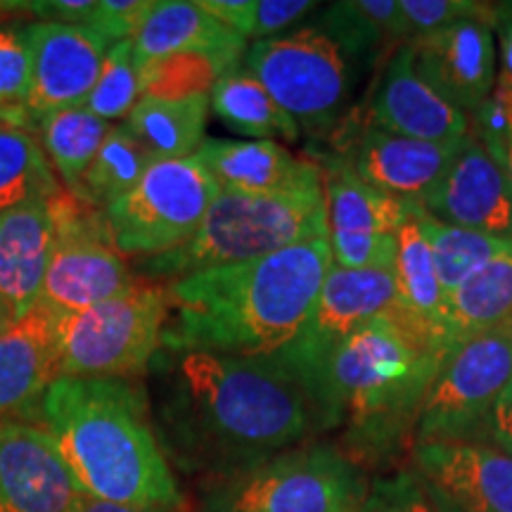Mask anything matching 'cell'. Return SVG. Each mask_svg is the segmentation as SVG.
I'll list each match as a JSON object with an SVG mask.
<instances>
[{
	"label": "cell",
	"instance_id": "obj_38",
	"mask_svg": "<svg viewBox=\"0 0 512 512\" xmlns=\"http://www.w3.org/2000/svg\"><path fill=\"white\" fill-rule=\"evenodd\" d=\"M470 136L477 138L489 155L503 164L505 147L512 138V79L498 72L489 98L475 114H470Z\"/></svg>",
	"mask_w": 512,
	"mask_h": 512
},
{
	"label": "cell",
	"instance_id": "obj_13",
	"mask_svg": "<svg viewBox=\"0 0 512 512\" xmlns=\"http://www.w3.org/2000/svg\"><path fill=\"white\" fill-rule=\"evenodd\" d=\"M29 114L34 124L46 114L86 105L98 83L112 38L88 24L31 22Z\"/></svg>",
	"mask_w": 512,
	"mask_h": 512
},
{
	"label": "cell",
	"instance_id": "obj_22",
	"mask_svg": "<svg viewBox=\"0 0 512 512\" xmlns=\"http://www.w3.org/2000/svg\"><path fill=\"white\" fill-rule=\"evenodd\" d=\"M53 245L55 200L0 211V299L12 320L38 306Z\"/></svg>",
	"mask_w": 512,
	"mask_h": 512
},
{
	"label": "cell",
	"instance_id": "obj_44",
	"mask_svg": "<svg viewBox=\"0 0 512 512\" xmlns=\"http://www.w3.org/2000/svg\"><path fill=\"white\" fill-rule=\"evenodd\" d=\"M496 29L498 48H501V69H498V72L512 79V15H503V12L498 10Z\"/></svg>",
	"mask_w": 512,
	"mask_h": 512
},
{
	"label": "cell",
	"instance_id": "obj_28",
	"mask_svg": "<svg viewBox=\"0 0 512 512\" xmlns=\"http://www.w3.org/2000/svg\"><path fill=\"white\" fill-rule=\"evenodd\" d=\"M392 273L399 304L413 316H418L422 323L437 330L444 339L446 294L441 290L430 240L422 230L420 207H415L413 214L396 230V259Z\"/></svg>",
	"mask_w": 512,
	"mask_h": 512
},
{
	"label": "cell",
	"instance_id": "obj_35",
	"mask_svg": "<svg viewBox=\"0 0 512 512\" xmlns=\"http://www.w3.org/2000/svg\"><path fill=\"white\" fill-rule=\"evenodd\" d=\"M31 48L27 24H0V121L36 131L29 114Z\"/></svg>",
	"mask_w": 512,
	"mask_h": 512
},
{
	"label": "cell",
	"instance_id": "obj_26",
	"mask_svg": "<svg viewBox=\"0 0 512 512\" xmlns=\"http://www.w3.org/2000/svg\"><path fill=\"white\" fill-rule=\"evenodd\" d=\"M512 320V249L498 254L446 299L444 342L448 354L465 339Z\"/></svg>",
	"mask_w": 512,
	"mask_h": 512
},
{
	"label": "cell",
	"instance_id": "obj_6",
	"mask_svg": "<svg viewBox=\"0 0 512 512\" xmlns=\"http://www.w3.org/2000/svg\"><path fill=\"white\" fill-rule=\"evenodd\" d=\"M164 323V283L145 278L91 309L57 316V377L136 380L162 351Z\"/></svg>",
	"mask_w": 512,
	"mask_h": 512
},
{
	"label": "cell",
	"instance_id": "obj_27",
	"mask_svg": "<svg viewBox=\"0 0 512 512\" xmlns=\"http://www.w3.org/2000/svg\"><path fill=\"white\" fill-rule=\"evenodd\" d=\"M211 110L230 131L254 140L283 138L294 143L299 138V124L271 98L247 69H233L211 83Z\"/></svg>",
	"mask_w": 512,
	"mask_h": 512
},
{
	"label": "cell",
	"instance_id": "obj_46",
	"mask_svg": "<svg viewBox=\"0 0 512 512\" xmlns=\"http://www.w3.org/2000/svg\"><path fill=\"white\" fill-rule=\"evenodd\" d=\"M12 323H15V320H12L8 306H5L3 299H0V330H5V328H8V325H12Z\"/></svg>",
	"mask_w": 512,
	"mask_h": 512
},
{
	"label": "cell",
	"instance_id": "obj_29",
	"mask_svg": "<svg viewBox=\"0 0 512 512\" xmlns=\"http://www.w3.org/2000/svg\"><path fill=\"white\" fill-rule=\"evenodd\" d=\"M110 128V121L95 117L86 107L60 110L36 121L43 152H46L50 166L57 171L64 192L74 200H79L83 176L98 155Z\"/></svg>",
	"mask_w": 512,
	"mask_h": 512
},
{
	"label": "cell",
	"instance_id": "obj_33",
	"mask_svg": "<svg viewBox=\"0 0 512 512\" xmlns=\"http://www.w3.org/2000/svg\"><path fill=\"white\" fill-rule=\"evenodd\" d=\"M420 223L430 240L434 264H437L439 283L446 299L465 283L470 275L494 261L498 254L512 249L510 242L489 238V235L475 233V230L448 226V223L434 221L420 209Z\"/></svg>",
	"mask_w": 512,
	"mask_h": 512
},
{
	"label": "cell",
	"instance_id": "obj_18",
	"mask_svg": "<svg viewBox=\"0 0 512 512\" xmlns=\"http://www.w3.org/2000/svg\"><path fill=\"white\" fill-rule=\"evenodd\" d=\"M339 155L373 188L408 204H420L451 164L460 143L437 145L363 124L344 133Z\"/></svg>",
	"mask_w": 512,
	"mask_h": 512
},
{
	"label": "cell",
	"instance_id": "obj_24",
	"mask_svg": "<svg viewBox=\"0 0 512 512\" xmlns=\"http://www.w3.org/2000/svg\"><path fill=\"white\" fill-rule=\"evenodd\" d=\"M320 171L330 233L396 235L418 207L361 181L342 157H330Z\"/></svg>",
	"mask_w": 512,
	"mask_h": 512
},
{
	"label": "cell",
	"instance_id": "obj_37",
	"mask_svg": "<svg viewBox=\"0 0 512 512\" xmlns=\"http://www.w3.org/2000/svg\"><path fill=\"white\" fill-rule=\"evenodd\" d=\"M403 22H406V34L408 43L413 38L432 34V31L444 29L448 24L467 22V19H475V22L494 24L498 19V10L491 5L475 3V0H399Z\"/></svg>",
	"mask_w": 512,
	"mask_h": 512
},
{
	"label": "cell",
	"instance_id": "obj_39",
	"mask_svg": "<svg viewBox=\"0 0 512 512\" xmlns=\"http://www.w3.org/2000/svg\"><path fill=\"white\" fill-rule=\"evenodd\" d=\"M361 512H446L415 472L380 479L368 489Z\"/></svg>",
	"mask_w": 512,
	"mask_h": 512
},
{
	"label": "cell",
	"instance_id": "obj_5",
	"mask_svg": "<svg viewBox=\"0 0 512 512\" xmlns=\"http://www.w3.org/2000/svg\"><path fill=\"white\" fill-rule=\"evenodd\" d=\"M328 235L323 185L273 195L221 190L195 235L171 252L136 259V275L152 283H171L183 275L261 259Z\"/></svg>",
	"mask_w": 512,
	"mask_h": 512
},
{
	"label": "cell",
	"instance_id": "obj_47",
	"mask_svg": "<svg viewBox=\"0 0 512 512\" xmlns=\"http://www.w3.org/2000/svg\"><path fill=\"white\" fill-rule=\"evenodd\" d=\"M503 169H505V174H508L510 183H512V138H510L508 147H505V155H503Z\"/></svg>",
	"mask_w": 512,
	"mask_h": 512
},
{
	"label": "cell",
	"instance_id": "obj_45",
	"mask_svg": "<svg viewBox=\"0 0 512 512\" xmlns=\"http://www.w3.org/2000/svg\"><path fill=\"white\" fill-rule=\"evenodd\" d=\"M76 512H145V510L128 508V505H119V503H110V501H100V498H93L86 494L81 498Z\"/></svg>",
	"mask_w": 512,
	"mask_h": 512
},
{
	"label": "cell",
	"instance_id": "obj_15",
	"mask_svg": "<svg viewBox=\"0 0 512 512\" xmlns=\"http://www.w3.org/2000/svg\"><path fill=\"white\" fill-rule=\"evenodd\" d=\"M83 496L48 430L0 420V512H76Z\"/></svg>",
	"mask_w": 512,
	"mask_h": 512
},
{
	"label": "cell",
	"instance_id": "obj_14",
	"mask_svg": "<svg viewBox=\"0 0 512 512\" xmlns=\"http://www.w3.org/2000/svg\"><path fill=\"white\" fill-rule=\"evenodd\" d=\"M415 475L446 512H512V456L475 439L420 441Z\"/></svg>",
	"mask_w": 512,
	"mask_h": 512
},
{
	"label": "cell",
	"instance_id": "obj_21",
	"mask_svg": "<svg viewBox=\"0 0 512 512\" xmlns=\"http://www.w3.org/2000/svg\"><path fill=\"white\" fill-rule=\"evenodd\" d=\"M195 159L221 190L273 195L323 185L320 164L294 157L273 140H221L204 138Z\"/></svg>",
	"mask_w": 512,
	"mask_h": 512
},
{
	"label": "cell",
	"instance_id": "obj_19",
	"mask_svg": "<svg viewBox=\"0 0 512 512\" xmlns=\"http://www.w3.org/2000/svg\"><path fill=\"white\" fill-rule=\"evenodd\" d=\"M131 43L138 74L157 62L197 57L223 76L240 69L247 53L245 38L185 0H155Z\"/></svg>",
	"mask_w": 512,
	"mask_h": 512
},
{
	"label": "cell",
	"instance_id": "obj_36",
	"mask_svg": "<svg viewBox=\"0 0 512 512\" xmlns=\"http://www.w3.org/2000/svg\"><path fill=\"white\" fill-rule=\"evenodd\" d=\"M140 100V79L136 60H133V43L117 41L102 64L98 83L88 95L86 110L95 117L114 121L124 119L131 114L136 102Z\"/></svg>",
	"mask_w": 512,
	"mask_h": 512
},
{
	"label": "cell",
	"instance_id": "obj_17",
	"mask_svg": "<svg viewBox=\"0 0 512 512\" xmlns=\"http://www.w3.org/2000/svg\"><path fill=\"white\" fill-rule=\"evenodd\" d=\"M413 67L446 102L460 112L475 114L494 88L496 43L491 27L484 22L448 24L432 34L406 43Z\"/></svg>",
	"mask_w": 512,
	"mask_h": 512
},
{
	"label": "cell",
	"instance_id": "obj_16",
	"mask_svg": "<svg viewBox=\"0 0 512 512\" xmlns=\"http://www.w3.org/2000/svg\"><path fill=\"white\" fill-rule=\"evenodd\" d=\"M418 207L434 221L512 245V183L489 150L467 136Z\"/></svg>",
	"mask_w": 512,
	"mask_h": 512
},
{
	"label": "cell",
	"instance_id": "obj_12",
	"mask_svg": "<svg viewBox=\"0 0 512 512\" xmlns=\"http://www.w3.org/2000/svg\"><path fill=\"white\" fill-rule=\"evenodd\" d=\"M138 275L117 252L98 209L64 192L55 200V245L43 278L38 306L69 316L117 297Z\"/></svg>",
	"mask_w": 512,
	"mask_h": 512
},
{
	"label": "cell",
	"instance_id": "obj_3",
	"mask_svg": "<svg viewBox=\"0 0 512 512\" xmlns=\"http://www.w3.org/2000/svg\"><path fill=\"white\" fill-rule=\"evenodd\" d=\"M174 356L166 418L200 451L249 470L325 430L311 396L271 358Z\"/></svg>",
	"mask_w": 512,
	"mask_h": 512
},
{
	"label": "cell",
	"instance_id": "obj_8",
	"mask_svg": "<svg viewBox=\"0 0 512 512\" xmlns=\"http://www.w3.org/2000/svg\"><path fill=\"white\" fill-rule=\"evenodd\" d=\"M245 69L299 128L325 133L351 88V55L323 27H302L247 46Z\"/></svg>",
	"mask_w": 512,
	"mask_h": 512
},
{
	"label": "cell",
	"instance_id": "obj_2",
	"mask_svg": "<svg viewBox=\"0 0 512 512\" xmlns=\"http://www.w3.org/2000/svg\"><path fill=\"white\" fill-rule=\"evenodd\" d=\"M36 413L88 496L145 512H185L138 380L57 377Z\"/></svg>",
	"mask_w": 512,
	"mask_h": 512
},
{
	"label": "cell",
	"instance_id": "obj_10",
	"mask_svg": "<svg viewBox=\"0 0 512 512\" xmlns=\"http://www.w3.org/2000/svg\"><path fill=\"white\" fill-rule=\"evenodd\" d=\"M361 472L332 448L283 451L249 467L216 501L219 512H361Z\"/></svg>",
	"mask_w": 512,
	"mask_h": 512
},
{
	"label": "cell",
	"instance_id": "obj_31",
	"mask_svg": "<svg viewBox=\"0 0 512 512\" xmlns=\"http://www.w3.org/2000/svg\"><path fill=\"white\" fill-rule=\"evenodd\" d=\"M152 162H157V159L140 143V138L131 128L126 124H112L105 140H102L98 155L83 176L76 202L98 211L110 207L143 178Z\"/></svg>",
	"mask_w": 512,
	"mask_h": 512
},
{
	"label": "cell",
	"instance_id": "obj_7",
	"mask_svg": "<svg viewBox=\"0 0 512 512\" xmlns=\"http://www.w3.org/2000/svg\"><path fill=\"white\" fill-rule=\"evenodd\" d=\"M219 192L195 157L157 159L124 197L100 211L102 226L121 256L150 259L188 242Z\"/></svg>",
	"mask_w": 512,
	"mask_h": 512
},
{
	"label": "cell",
	"instance_id": "obj_1",
	"mask_svg": "<svg viewBox=\"0 0 512 512\" xmlns=\"http://www.w3.org/2000/svg\"><path fill=\"white\" fill-rule=\"evenodd\" d=\"M332 268L328 238L164 283L162 351L268 358L287 347Z\"/></svg>",
	"mask_w": 512,
	"mask_h": 512
},
{
	"label": "cell",
	"instance_id": "obj_43",
	"mask_svg": "<svg viewBox=\"0 0 512 512\" xmlns=\"http://www.w3.org/2000/svg\"><path fill=\"white\" fill-rule=\"evenodd\" d=\"M484 432L489 434L491 441L501 451L512 456V382L501 394V399L494 403V408H491L489 418L484 422Z\"/></svg>",
	"mask_w": 512,
	"mask_h": 512
},
{
	"label": "cell",
	"instance_id": "obj_25",
	"mask_svg": "<svg viewBox=\"0 0 512 512\" xmlns=\"http://www.w3.org/2000/svg\"><path fill=\"white\" fill-rule=\"evenodd\" d=\"M209 93L190 95H140L124 124L140 138L155 159L195 157L204 143Z\"/></svg>",
	"mask_w": 512,
	"mask_h": 512
},
{
	"label": "cell",
	"instance_id": "obj_20",
	"mask_svg": "<svg viewBox=\"0 0 512 512\" xmlns=\"http://www.w3.org/2000/svg\"><path fill=\"white\" fill-rule=\"evenodd\" d=\"M368 124L394 136L453 145L470 136V119L446 102L415 72L408 46H401L384 67L370 100Z\"/></svg>",
	"mask_w": 512,
	"mask_h": 512
},
{
	"label": "cell",
	"instance_id": "obj_32",
	"mask_svg": "<svg viewBox=\"0 0 512 512\" xmlns=\"http://www.w3.org/2000/svg\"><path fill=\"white\" fill-rule=\"evenodd\" d=\"M323 29L347 48L351 57L375 53L389 43H408L399 0H351L325 12Z\"/></svg>",
	"mask_w": 512,
	"mask_h": 512
},
{
	"label": "cell",
	"instance_id": "obj_9",
	"mask_svg": "<svg viewBox=\"0 0 512 512\" xmlns=\"http://www.w3.org/2000/svg\"><path fill=\"white\" fill-rule=\"evenodd\" d=\"M396 302H399V294H396L392 268L347 271V268L332 266L302 330L287 347L268 358L292 380L302 384L323 418L320 403H323L325 377H328L332 356L356 330L392 309Z\"/></svg>",
	"mask_w": 512,
	"mask_h": 512
},
{
	"label": "cell",
	"instance_id": "obj_4",
	"mask_svg": "<svg viewBox=\"0 0 512 512\" xmlns=\"http://www.w3.org/2000/svg\"><path fill=\"white\" fill-rule=\"evenodd\" d=\"M446 356L439 332L396 302L332 356L320 403L325 427L349 422L356 451L382 453L420 422Z\"/></svg>",
	"mask_w": 512,
	"mask_h": 512
},
{
	"label": "cell",
	"instance_id": "obj_11",
	"mask_svg": "<svg viewBox=\"0 0 512 512\" xmlns=\"http://www.w3.org/2000/svg\"><path fill=\"white\" fill-rule=\"evenodd\" d=\"M512 382V320L458 344L434 377L418 422L420 441L472 439Z\"/></svg>",
	"mask_w": 512,
	"mask_h": 512
},
{
	"label": "cell",
	"instance_id": "obj_34",
	"mask_svg": "<svg viewBox=\"0 0 512 512\" xmlns=\"http://www.w3.org/2000/svg\"><path fill=\"white\" fill-rule=\"evenodd\" d=\"M195 3L245 41L273 38L318 8V3L311 0H195Z\"/></svg>",
	"mask_w": 512,
	"mask_h": 512
},
{
	"label": "cell",
	"instance_id": "obj_42",
	"mask_svg": "<svg viewBox=\"0 0 512 512\" xmlns=\"http://www.w3.org/2000/svg\"><path fill=\"white\" fill-rule=\"evenodd\" d=\"M15 12H29L38 22L91 24L98 0H29V3H5Z\"/></svg>",
	"mask_w": 512,
	"mask_h": 512
},
{
	"label": "cell",
	"instance_id": "obj_23",
	"mask_svg": "<svg viewBox=\"0 0 512 512\" xmlns=\"http://www.w3.org/2000/svg\"><path fill=\"white\" fill-rule=\"evenodd\" d=\"M57 380V316L36 306L0 330V420L31 413Z\"/></svg>",
	"mask_w": 512,
	"mask_h": 512
},
{
	"label": "cell",
	"instance_id": "obj_30",
	"mask_svg": "<svg viewBox=\"0 0 512 512\" xmlns=\"http://www.w3.org/2000/svg\"><path fill=\"white\" fill-rule=\"evenodd\" d=\"M64 195L36 131L0 121V211Z\"/></svg>",
	"mask_w": 512,
	"mask_h": 512
},
{
	"label": "cell",
	"instance_id": "obj_40",
	"mask_svg": "<svg viewBox=\"0 0 512 512\" xmlns=\"http://www.w3.org/2000/svg\"><path fill=\"white\" fill-rule=\"evenodd\" d=\"M332 266L347 271H377L394 268L396 235H368V233H330Z\"/></svg>",
	"mask_w": 512,
	"mask_h": 512
},
{
	"label": "cell",
	"instance_id": "obj_41",
	"mask_svg": "<svg viewBox=\"0 0 512 512\" xmlns=\"http://www.w3.org/2000/svg\"><path fill=\"white\" fill-rule=\"evenodd\" d=\"M152 5L155 0H98L93 22L88 27L102 31L114 43L131 41Z\"/></svg>",
	"mask_w": 512,
	"mask_h": 512
}]
</instances>
